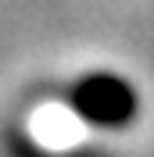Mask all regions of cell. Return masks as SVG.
<instances>
[{"instance_id":"cell-1","label":"cell","mask_w":154,"mask_h":157,"mask_svg":"<svg viewBox=\"0 0 154 157\" xmlns=\"http://www.w3.org/2000/svg\"><path fill=\"white\" fill-rule=\"evenodd\" d=\"M72 111L90 128H125L140 111V97L122 75L93 71L72 86Z\"/></svg>"},{"instance_id":"cell-2","label":"cell","mask_w":154,"mask_h":157,"mask_svg":"<svg viewBox=\"0 0 154 157\" xmlns=\"http://www.w3.org/2000/svg\"><path fill=\"white\" fill-rule=\"evenodd\" d=\"M83 132H86V125H83V118L72 111V104H43V107L32 111L29 118V136L36 139L43 150H54V154H61V150H72L75 143H83Z\"/></svg>"}]
</instances>
